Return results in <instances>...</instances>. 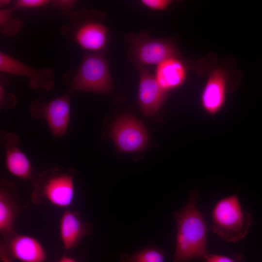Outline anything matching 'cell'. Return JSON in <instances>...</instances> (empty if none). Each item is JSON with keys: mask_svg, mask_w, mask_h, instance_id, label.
Here are the masks:
<instances>
[{"mask_svg": "<svg viewBox=\"0 0 262 262\" xmlns=\"http://www.w3.org/2000/svg\"><path fill=\"white\" fill-rule=\"evenodd\" d=\"M198 193L193 191L186 205L174 213L177 234L173 262H187L204 258L207 249V226L196 206Z\"/></svg>", "mask_w": 262, "mask_h": 262, "instance_id": "cell-1", "label": "cell"}, {"mask_svg": "<svg viewBox=\"0 0 262 262\" xmlns=\"http://www.w3.org/2000/svg\"><path fill=\"white\" fill-rule=\"evenodd\" d=\"M212 219L213 232L229 243L243 240L252 223L251 215L243 209L236 194L217 202L212 211Z\"/></svg>", "mask_w": 262, "mask_h": 262, "instance_id": "cell-2", "label": "cell"}, {"mask_svg": "<svg viewBox=\"0 0 262 262\" xmlns=\"http://www.w3.org/2000/svg\"><path fill=\"white\" fill-rule=\"evenodd\" d=\"M33 198H44L52 205L67 209L75 195L74 171L54 167L33 178Z\"/></svg>", "mask_w": 262, "mask_h": 262, "instance_id": "cell-3", "label": "cell"}, {"mask_svg": "<svg viewBox=\"0 0 262 262\" xmlns=\"http://www.w3.org/2000/svg\"><path fill=\"white\" fill-rule=\"evenodd\" d=\"M69 92L108 94L113 83L108 62L102 53H85L73 74Z\"/></svg>", "mask_w": 262, "mask_h": 262, "instance_id": "cell-4", "label": "cell"}, {"mask_svg": "<svg viewBox=\"0 0 262 262\" xmlns=\"http://www.w3.org/2000/svg\"><path fill=\"white\" fill-rule=\"evenodd\" d=\"M124 39L129 45L130 59L139 69L148 66H157L170 57H180L177 47L173 41L168 38L150 37L145 30L138 34H127Z\"/></svg>", "mask_w": 262, "mask_h": 262, "instance_id": "cell-5", "label": "cell"}, {"mask_svg": "<svg viewBox=\"0 0 262 262\" xmlns=\"http://www.w3.org/2000/svg\"><path fill=\"white\" fill-rule=\"evenodd\" d=\"M84 9L71 12L69 23L62 29L64 34L88 53H102L108 42V30L101 21L90 17Z\"/></svg>", "mask_w": 262, "mask_h": 262, "instance_id": "cell-6", "label": "cell"}, {"mask_svg": "<svg viewBox=\"0 0 262 262\" xmlns=\"http://www.w3.org/2000/svg\"><path fill=\"white\" fill-rule=\"evenodd\" d=\"M109 136L117 149L125 152L141 151L147 147L148 141L143 124L129 114L123 115L115 121L110 129Z\"/></svg>", "mask_w": 262, "mask_h": 262, "instance_id": "cell-7", "label": "cell"}, {"mask_svg": "<svg viewBox=\"0 0 262 262\" xmlns=\"http://www.w3.org/2000/svg\"><path fill=\"white\" fill-rule=\"evenodd\" d=\"M30 111L33 117L45 120L54 136L62 137L67 131L70 116L69 95L64 94L49 102L35 99Z\"/></svg>", "mask_w": 262, "mask_h": 262, "instance_id": "cell-8", "label": "cell"}, {"mask_svg": "<svg viewBox=\"0 0 262 262\" xmlns=\"http://www.w3.org/2000/svg\"><path fill=\"white\" fill-rule=\"evenodd\" d=\"M46 259L43 245L32 236L15 233L1 245L2 262H45Z\"/></svg>", "mask_w": 262, "mask_h": 262, "instance_id": "cell-9", "label": "cell"}, {"mask_svg": "<svg viewBox=\"0 0 262 262\" xmlns=\"http://www.w3.org/2000/svg\"><path fill=\"white\" fill-rule=\"evenodd\" d=\"M0 71L26 77L29 80V86L33 89L48 91L54 84V73L52 69H35L3 52L0 53Z\"/></svg>", "mask_w": 262, "mask_h": 262, "instance_id": "cell-10", "label": "cell"}, {"mask_svg": "<svg viewBox=\"0 0 262 262\" xmlns=\"http://www.w3.org/2000/svg\"><path fill=\"white\" fill-rule=\"evenodd\" d=\"M227 82V75L224 69L216 68L210 73L200 97L201 107L209 115H217L224 107Z\"/></svg>", "mask_w": 262, "mask_h": 262, "instance_id": "cell-11", "label": "cell"}, {"mask_svg": "<svg viewBox=\"0 0 262 262\" xmlns=\"http://www.w3.org/2000/svg\"><path fill=\"white\" fill-rule=\"evenodd\" d=\"M138 102L144 115H155L164 104L167 92L163 90L147 67L139 69Z\"/></svg>", "mask_w": 262, "mask_h": 262, "instance_id": "cell-12", "label": "cell"}, {"mask_svg": "<svg viewBox=\"0 0 262 262\" xmlns=\"http://www.w3.org/2000/svg\"><path fill=\"white\" fill-rule=\"evenodd\" d=\"M1 139L5 151V166L13 176L22 180L33 178V168L27 157L19 147V137L15 133L1 131Z\"/></svg>", "mask_w": 262, "mask_h": 262, "instance_id": "cell-13", "label": "cell"}, {"mask_svg": "<svg viewBox=\"0 0 262 262\" xmlns=\"http://www.w3.org/2000/svg\"><path fill=\"white\" fill-rule=\"evenodd\" d=\"M187 76V67L179 57L168 58L157 65L154 75L159 85L167 93L181 86Z\"/></svg>", "mask_w": 262, "mask_h": 262, "instance_id": "cell-14", "label": "cell"}, {"mask_svg": "<svg viewBox=\"0 0 262 262\" xmlns=\"http://www.w3.org/2000/svg\"><path fill=\"white\" fill-rule=\"evenodd\" d=\"M16 192L13 183L2 180L0 188V233L7 238L14 233V226L19 208L16 201Z\"/></svg>", "mask_w": 262, "mask_h": 262, "instance_id": "cell-15", "label": "cell"}, {"mask_svg": "<svg viewBox=\"0 0 262 262\" xmlns=\"http://www.w3.org/2000/svg\"><path fill=\"white\" fill-rule=\"evenodd\" d=\"M89 227L76 212L65 210L59 224L60 237L64 247L66 250L75 247L88 232Z\"/></svg>", "mask_w": 262, "mask_h": 262, "instance_id": "cell-16", "label": "cell"}, {"mask_svg": "<svg viewBox=\"0 0 262 262\" xmlns=\"http://www.w3.org/2000/svg\"><path fill=\"white\" fill-rule=\"evenodd\" d=\"M14 11L12 7L0 10V31L4 35L9 37L17 34L22 26L20 19L12 16Z\"/></svg>", "mask_w": 262, "mask_h": 262, "instance_id": "cell-17", "label": "cell"}, {"mask_svg": "<svg viewBox=\"0 0 262 262\" xmlns=\"http://www.w3.org/2000/svg\"><path fill=\"white\" fill-rule=\"evenodd\" d=\"M164 252L155 247L142 249L131 255L123 257L122 262H164Z\"/></svg>", "mask_w": 262, "mask_h": 262, "instance_id": "cell-18", "label": "cell"}, {"mask_svg": "<svg viewBox=\"0 0 262 262\" xmlns=\"http://www.w3.org/2000/svg\"><path fill=\"white\" fill-rule=\"evenodd\" d=\"M48 0H18L12 7L15 10L39 8L51 2Z\"/></svg>", "mask_w": 262, "mask_h": 262, "instance_id": "cell-19", "label": "cell"}, {"mask_svg": "<svg viewBox=\"0 0 262 262\" xmlns=\"http://www.w3.org/2000/svg\"><path fill=\"white\" fill-rule=\"evenodd\" d=\"M204 259V262H244L242 256L238 253L232 256L209 253Z\"/></svg>", "mask_w": 262, "mask_h": 262, "instance_id": "cell-20", "label": "cell"}, {"mask_svg": "<svg viewBox=\"0 0 262 262\" xmlns=\"http://www.w3.org/2000/svg\"><path fill=\"white\" fill-rule=\"evenodd\" d=\"M141 3L150 10L163 11L174 2L171 0H142Z\"/></svg>", "mask_w": 262, "mask_h": 262, "instance_id": "cell-21", "label": "cell"}, {"mask_svg": "<svg viewBox=\"0 0 262 262\" xmlns=\"http://www.w3.org/2000/svg\"><path fill=\"white\" fill-rule=\"evenodd\" d=\"M17 103L16 97L11 93L6 92L4 88L3 82L0 84V108L4 106L8 108H13Z\"/></svg>", "mask_w": 262, "mask_h": 262, "instance_id": "cell-22", "label": "cell"}, {"mask_svg": "<svg viewBox=\"0 0 262 262\" xmlns=\"http://www.w3.org/2000/svg\"><path fill=\"white\" fill-rule=\"evenodd\" d=\"M76 1L73 0H56L51 1L52 6L59 9L64 15L71 14V10L76 4Z\"/></svg>", "mask_w": 262, "mask_h": 262, "instance_id": "cell-23", "label": "cell"}, {"mask_svg": "<svg viewBox=\"0 0 262 262\" xmlns=\"http://www.w3.org/2000/svg\"><path fill=\"white\" fill-rule=\"evenodd\" d=\"M57 262H79L76 260L66 256H63Z\"/></svg>", "mask_w": 262, "mask_h": 262, "instance_id": "cell-24", "label": "cell"}, {"mask_svg": "<svg viewBox=\"0 0 262 262\" xmlns=\"http://www.w3.org/2000/svg\"><path fill=\"white\" fill-rule=\"evenodd\" d=\"M9 0H0V6H3L8 4L10 2Z\"/></svg>", "mask_w": 262, "mask_h": 262, "instance_id": "cell-25", "label": "cell"}]
</instances>
